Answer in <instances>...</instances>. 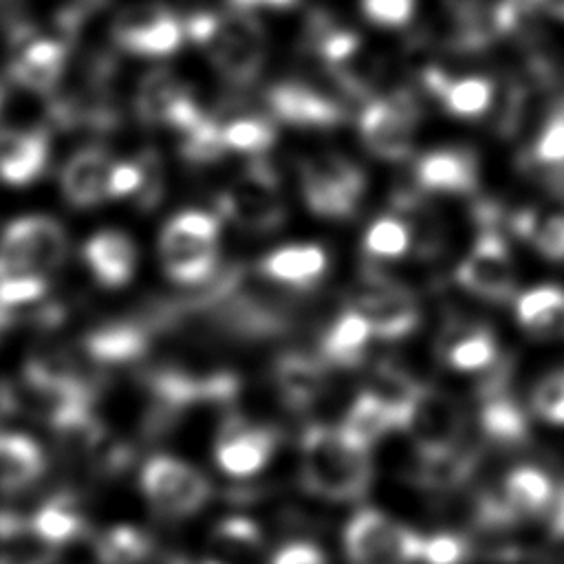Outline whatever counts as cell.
Masks as SVG:
<instances>
[{"instance_id": "1", "label": "cell", "mask_w": 564, "mask_h": 564, "mask_svg": "<svg viewBox=\"0 0 564 564\" xmlns=\"http://www.w3.org/2000/svg\"><path fill=\"white\" fill-rule=\"evenodd\" d=\"M300 482L326 502H357L372 482L370 449L350 441L339 425H311L300 438Z\"/></svg>"}, {"instance_id": "2", "label": "cell", "mask_w": 564, "mask_h": 564, "mask_svg": "<svg viewBox=\"0 0 564 564\" xmlns=\"http://www.w3.org/2000/svg\"><path fill=\"white\" fill-rule=\"evenodd\" d=\"M185 37L205 48L212 64L234 84L253 82L267 57V37L260 22L236 11L227 15L200 11L183 22Z\"/></svg>"}, {"instance_id": "3", "label": "cell", "mask_w": 564, "mask_h": 564, "mask_svg": "<svg viewBox=\"0 0 564 564\" xmlns=\"http://www.w3.org/2000/svg\"><path fill=\"white\" fill-rule=\"evenodd\" d=\"M220 220L209 212H181L172 216L159 236L163 271L181 284L212 280L218 267Z\"/></svg>"}, {"instance_id": "4", "label": "cell", "mask_w": 564, "mask_h": 564, "mask_svg": "<svg viewBox=\"0 0 564 564\" xmlns=\"http://www.w3.org/2000/svg\"><path fill=\"white\" fill-rule=\"evenodd\" d=\"M68 236L64 227L44 214L11 220L0 236V278L48 275L64 264Z\"/></svg>"}, {"instance_id": "5", "label": "cell", "mask_w": 564, "mask_h": 564, "mask_svg": "<svg viewBox=\"0 0 564 564\" xmlns=\"http://www.w3.org/2000/svg\"><path fill=\"white\" fill-rule=\"evenodd\" d=\"M419 546L421 533L379 509H359L344 527L348 564H414Z\"/></svg>"}, {"instance_id": "6", "label": "cell", "mask_w": 564, "mask_h": 564, "mask_svg": "<svg viewBox=\"0 0 564 564\" xmlns=\"http://www.w3.org/2000/svg\"><path fill=\"white\" fill-rule=\"evenodd\" d=\"M148 505L163 518H189L212 498L209 480L189 463L159 454L148 458L139 474Z\"/></svg>"}, {"instance_id": "7", "label": "cell", "mask_w": 564, "mask_h": 564, "mask_svg": "<svg viewBox=\"0 0 564 564\" xmlns=\"http://www.w3.org/2000/svg\"><path fill=\"white\" fill-rule=\"evenodd\" d=\"M366 189L361 170L335 154L317 156L302 167V194L313 214L330 220L350 218Z\"/></svg>"}, {"instance_id": "8", "label": "cell", "mask_w": 564, "mask_h": 564, "mask_svg": "<svg viewBox=\"0 0 564 564\" xmlns=\"http://www.w3.org/2000/svg\"><path fill=\"white\" fill-rule=\"evenodd\" d=\"M220 212L247 231H271L284 220V205L278 192V181L264 161H256L229 187L220 200Z\"/></svg>"}, {"instance_id": "9", "label": "cell", "mask_w": 564, "mask_h": 564, "mask_svg": "<svg viewBox=\"0 0 564 564\" xmlns=\"http://www.w3.org/2000/svg\"><path fill=\"white\" fill-rule=\"evenodd\" d=\"M416 119L419 108L412 97H375L359 115V134L372 154L386 161H403L412 152Z\"/></svg>"}, {"instance_id": "10", "label": "cell", "mask_w": 564, "mask_h": 564, "mask_svg": "<svg viewBox=\"0 0 564 564\" xmlns=\"http://www.w3.org/2000/svg\"><path fill=\"white\" fill-rule=\"evenodd\" d=\"M112 40L134 55L165 57L183 44L185 26L183 20L163 4L139 2L126 7L117 15Z\"/></svg>"}, {"instance_id": "11", "label": "cell", "mask_w": 564, "mask_h": 564, "mask_svg": "<svg viewBox=\"0 0 564 564\" xmlns=\"http://www.w3.org/2000/svg\"><path fill=\"white\" fill-rule=\"evenodd\" d=\"M456 282L487 302L513 297L516 264L505 238L496 229H482L471 251L456 267Z\"/></svg>"}, {"instance_id": "12", "label": "cell", "mask_w": 564, "mask_h": 564, "mask_svg": "<svg viewBox=\"0 0 564 564\" xmlns=\"http://www.w3.org/2000/svg\"><path fill=\"white\" fill-rule=\"evenodd\" d=\"M403 430L410 432L416 454L458 449L463 447L465 412L454 397L423 386Z\"/></svg>"}, {"instance_id": "13", "label": "cell", "mask_w": 564, "mask_h": 564, "mask_svg": "<svg viewBox=\"0 0 564 564\" xmlns=\"http://www.w3.org/2000/svg\"><path fill=\"white\" fill-rule=\"evenodd\" d=\"M370 326L372 337L401 339L410 335L421 319L414 295L386 278H372L357 295L352 306Z\"/></svg>"}, {"instance_id": "14", "label": "cell", "mask_w": 564, "mask_h": 564, "mask_svg": "<svg viewBox=\"0 0 564 564\" xmlns=\"http://www.w3.org/2000/svg\"><path fill=\"white\" fill-rule=\"evenodd\" d=\"M275 445L278 436L271 427L253 425L242 416H227L216 436L214 458L225 474L247 478L271 460Z\"/></svg>"}, {"instance_id": "15", "label": "cell", "mask_w": 564, "mask_h": 564, "mask_svg": "<svg viewBox=\"0 0 564 564\" xmlns=\"http://www.w3.org/2000/svg\"><path fill=\"white\" fill-rule=\"evenodd\" d=\"M68 64V42L62 37H37L13 46V57L7 64V77L24 90L51 95L57 90Z\"/></svg>"}, {"instance_id": "16", "label": "cell", "mask_w": 564, "mask_h": 564, "mask_svg": "<svg viewBox=\"0 0 564 564\" xmlns=\"http://www.w3.org/2000/svg\"><path fill=\"white\" fill-rule=\"evenodd\" d=\"M115 163L117 161L99 145H88L70 154L59 172V187L68 205L88 209L108 200Z\"/></svg>"}, {"instance_id": "17", "label": "cell", "mask_w": 564, "mask_h": 564, "mask_svg": "<svg viewBox=\"0 0 564 564\" xmlns=\"http://www.w3.org/2000/svg\"><path fill=\"white\" fill-rule=\"evenodd\" d=\"M51 156L48 134L40 128H4L0 130V181L9 187H26L35 183Z\"/></svg>"}, {"instance_id": "18", "label": "cell", "mask_w": 564, "mask_h": 564, "mask_svg": "<svg viewBox=\"0 0 564 564\" xmlns=\"http://www.w3.org/2000/svg\"><path fill=\"white\" fill-rule=\"evenodd\" d=\"M150 346V326L141 322H108L90 328L82 341V355L90 366H123L139 361Z\"/></svg>"}, {"instance_id": "19", "label": "cell", "mask_w": 564, "mask_h": 564, "mask_svg": "<svg viewBox=\"0 0 564 564\" xmlns=\"http://www.w3.org/2000/svg\"><path fill=\"white\" fill-rule=\"evenodd\" d=\"M273 117L302 128H330L344 119V108L302 82H282L269 90Z\"/></svg>"}, {"instance_id": "20", "label": "cell", "mask_w": 564, "mask_h": 564, "mask_svg": "<svg viewBox=\"0 0 564 564\" xmlns=\"http://www.w3.org/2000/svg\"><path fill=\"white\" fill-rule=\"evenodd\" d=\"M82 258L95 280L106 289L128 284L137 269L134 242L119 229H101L93 234L82 247Z\"/></svg>"}, {"instance_id": "21", "label": "cell", "mask_w": 564, "mask_h": 564, "mask_svg": "<svg viewBox=\"0 0 564 564\" xmlns=\"http://www.w3.org/2000/svg\"><path fill=\"white\" fill-rule=\"evenodd\" d=\"M480 427L485 436L500 445H520L522 441H527V416L516 403V399L509 397L507 392L505 370L491 372L489 381L480 383Z\"/></svg>"}, {"instance_id": "22", "label": "cell", "mask_w": 564, "mask_h": 564, "mask_svg": "<svg viewBox=\"0 0 564 564\" xmlns=\"http://www.w3.org/2000/svg\"><path fill=\"white\" fill-rule=\"evenodd\" d=\"M416 181L432 192H471L478 183V161L474 152L463 148H441L416 161Z\"/></svg>"}, {"instance_id": "23", "label": "cell", "mask_w": 564, "mask_h": 564, "mask_svg": "<svg viewBox=\"0 0 564 564\" xmlns=\"http://www.w3.org/2000/svg\"><path fill=\"white\" fill-rule=\"evenodd\" d=\"M438 352L454 370L474 372L498 361V346L494 333L485 324H452L438 339Z\"/></svg>"}, {"instance_id": "24", "label": "cell", "mask_w": 564, "mask_h": 564, "mask_svg": "<svg viewBox=\"0 0 564 564\" xmlns=\"http://www.w3.org/2000/svg\"><path fill=\"white\" fill-rule=\"evenodd\" d=\"M46 471V456L35 438L0 432V491L7 496L33 487Z\"/></svg>"}, {"instance_id": "25", "label": "cell", "mask_w": 564, "mask_h": 564, "mask_svg": "<svg viewBox=\"0 0 564 564\" xmlns=\"http://www.w3.org/2000/svg\"><path fill=\"white\" fill-rule=\"evenodd\" d=\"M555 485L557 482L540 467L520 465L505 476L498 498L513 520L544 516L553 500Z\"/></svg>"}, {"instance_id": "26", "label": "cell", "mask_w": 564, "mask_h": 564, "mask_svg": "<svg viewBox=\"0 0 564 564\" xmlns=\"http://www.w3.org/2000/svg\"><path fill=\"white\" fill-rule=\"evenodd\" d=\"M29 531L53 546L77 542L86 535L88 524L73 494L59 491L46 498L29 518Z\"/></svg>"}, {"instance_id": "27", "label": "cell", "mask_w": 564, "mask_h": 564, "mask_svg": "<svg viewBox=\"0 0 564 564\" xmlns=\"http://www.w3.org/2000/svg\"><path fill=\"white\" fill-rule=\"evenodd\" d=\"M260 273L291 286H311L328 267V256L319 245H286L260 260Z\"/></svg>"}, {"instance_id": "28", "label": "cell", "mask_w": 564, "mask_h": 564, "mask_svg": "<svg viewBox=\"0 0 564 564\" xmlns=\"http://www.w3.org/2000/svg\"><path fill=\"white\" fill-rule=\"evenodd\" d=\"M324 383V359H315L304 352H286L275 364V386L282 399L295 410H304L317 401Z\"/></svg>"}, {"instance_id": "29", "label": "cell", "mask_w": 564, "mask_h": 564, "mask_svg": "<svg viewBox=\"0 0 564 564\" xmlns=\"http://www.w3.org/2000/svg\"><path fill=\"white\" fill-rule=\"evenodd\" d=\"M518 324L533 337H564V289L544 284L524 291L516 300Z\"/></svg>"}, {"instance_id": "30", "label": "cell", "mask_w": 564, "mask_h": 564, "mask_svg": "<svg viewBox=\"0 0 564 564\" xmlns=\"http://www.w3.org/2000/svg\"><path fill=\"white\" fill-rule=\"evenodd\" d=\"M339 430L357 445L370 449L386 434L401 430V423L388 403H383L370 390H364L350 403L344 421L339 423Z\"/></svg>"}, {"instance_id": "31", "label": "cell", "mask_w": 564, "mask_h": 564, "mask_svg": "<svg viewBox=\"0 0 564 564\" xmlns=\"http://www.w3.org/2000/svg\"><path fill=\"white\" fill-rule=\"evenodd\" d=\"M427 90L456 117H480L494 101V82L478 75L449 79L438 70L430 77Z\"/></svg>"}, {"instance_id": "32", "label": "cell", "mask_w": 564, "mask_h": 564, "mask_svg": "<svg viewBox=\"0 0 564 564\" xmlns=\"http://www.w3.org/2000/svg\"><path fill=\"white\" fill-rule=\"evenodd\" d=\"M370 337L368 322L355 308H348L324 333L322 359L335 366H355L361 361Z\"/></svg>"}, {"instance_id": "33", "label": "cell", "mask_w": 564, "mask_h": 564, "mask_svg": "<svg viewBox=\"0 0 564 564\" xmlns=\"http://www.w3.org/2000/svg\"><path fill=\"white\" fill-rule=\"evenodd\" d=\"M474 465L476 458L463 447L436 454H416L412 480L427 489H452L471 476Z\"/></svg>"}, {"instance_id": "34", "label": "cell", "mask_w": 564, "mask_h": 564, "mask_svg": "<svg viewBox=\"0 0 564 564\" xmlns=\"http://www.w3.org/2000/svg\"><path fill=\"white\" fill-rule=\"evenodd\" d=\"M183 95H187V90L172 73L152 70L139 82L134 95L137 117L150 126H165L172 108Z\"/></svg>"}, {"instance_id": "35", "label": "cell", "mask_w": 564, "mask_h": 564, "mask_svg": "<svg viewBox=\"0 0 564 564\" xmlns=\"http://www.w3.org/2000/svg\"><path fill=\"white\" fill-rule=\"evenodd\" d=\"M152 538L132 524L106 529L95 540L97 564H141L152 555Z\"/></svg>"}, {"instance_id": "36", "label": "cell", "mask_w": 564, "mask_h": 564, "mask_svg": "<svg viewBox=\"0 0 564 564\" xmlns=\"http://www.w3.org/2000/svg\"><path fill=\"white\" fill-rule=\"evenodd\" d=\"M223 143L227 150L234 152H264L275 141V126L267 117L258 115H245L238 119H231L229 123L220 126Z\"/></svg>"}, {"instance_id": "37", "label": "cell", "mask_w": 564, "mask_h": 564, "mask_svg": "<svg viewBox=\"0 0 564 564\" xmlns=\"http://www.w3.org/2000/svg\"><path fill=\"white\" fill-rule=\"evenodd\" d=\"M364 249L372 258H401L410 249V227L397 216H381L366 229Z\"/></svg>"}, {"instance_id": "38", "label": "cell", "mask_w": 564, "mask_h": 564, "mask_svg": "<svg viewBox=\"0 0 564 564\" xmlns=\"http://www.w3.org/2000/svg\"><path fill=\"white\" fill-rule=\"evenodd\" d=\"M533 161L540 167L553 172V183L564 187V108L560 106L549 121L544 123L542 132L533 145Z\"/></svg>"}, {"instance_id": "39", "label": "cell", "mask_w": 564, "mask_h": 564, "mask_svg": "<svg viewBox=\"0 0 564 564\" xmlns=\"http://www.w3.org/2000/svg\"><path fill=\"white\" fill-rule=\"evenodd\" d=\"M225 150L227 148L223 143L220 126L212 117H205L198 126H194L192 130L183 132L181 154L189 163H212V161L220 159Z\"/></svg>"}, {"instance_id": "40", "label": "cell", "mask_w": 564, "mask_h": 564, "mask_svg": "<svg viewBox=\"0 0 564 564\" xmlns=\"http://www.w3.org/2000/svg\"><path fill=\"white\" fill-rule=\"evenodd\" d=\"M533 412L555 425H564V370L549 372L531 394Z\"/></svg>"}, {"instance_id": "41", "label": "cell", "mask_w": 564, "mask_h": 564, "mask_svg": "<svg viewBox=\"0 0 564 564\" xmlns=\"http://www.w3.org/2000/svg\"><path fill=\"white\" fill-rule=\"evenodd\" d=\"M531 245L549 260H564V212L549 216H533L531 229L527 234Z\"/></svg>"}, {"instance_id": "42", "label": "cell", "mask_w": 564, "mask_h": 564, "mask_svg": "<svg viewBox=\"0 0 564 564\" xmlns=\"http://www.w3.org/2000/svg\"><path fill=\"white\" fill-rule=\"evenodd\" d=\"M469 551L467 542L454 533L421 535L419 564H465Z\"/></svg>"}, {"instance_id": "43", "label": "cell", "mask_w": 564, "mask_h": 564, "mask_svg": "<svg viewBox=\"0 0 564 564\" xmlns=\"http://www.w3.org/2000/svg\"><path fill=\"white\" fill-rule=\"evenodd\" d=\"M361 9L379 26H403L414 13V0H361Z\"/></svg>"}, {"instance_id": "44", "label": "cell", "mask_w": 564, "mask_h": 564, "mask_svg": "<svg viewBox=\"0 0 564 564\" xmlns=\"http://www.w3.org/2000/svg\"><path fill=\"white\" fill-rule=\"evenodd\" d=\"M214 538L223 546H236V549H253L260 544V531L258 527L247 518H225L218 522Z\"/></svg>"}, {"instance_id": "45", "label": "cell", "mask_w": 564, "mask_h": 564, "mask_svg": "<svg viewBox=\"0 0 564 564\" xmlns=\"http://www.w3.org/2000/svg\"><path fill=\"white\" fill-rule=\"evenodd\" d=\"M269 564H328L326 553L313 542H289L280 546Z\"/></svg>"}, {"instance_id": "46", "label": "cell", "mask_w": 564, "mask_h": 564, "mask_svg": "<svg viewBox=\"0 0 564 564\" xmlns=\"http://www.w3.org/2000/svg\"><path fill=\"white\" fill-rule=\"evenodd\" d=\"M544 520H546L549 535L555 542H564V482L555 485V494L549 509L544 511Z\"/></svg>"}, {"instance_id": "47", "label": "cell", "mask_w": 564, "mask_h": 564, "mask_svg": "<svg viewBox=\"0 0 564 564\" xmlns=\"http://www.w3.org/2000/svg\"><path fill=\"white\" fill-rule=\"evenodd\" d=\"M29 529V520H24L18 511L0 509V542H9L20 538Z\"/></svg>"}, {"instance_id": "48", "label": "cell", "mask_w": 564, "mask_h": 564, "mask_svg": "<svg viewBox=\"0 0 564 564\" xmlns=\"http://www.w3.org/2000/svg\"><path fill=\"white\" fill-rule=\"evenodd\" d=\"M20 408V394L11 381L0 375V419L11 416Z\"/></svg>"}, {"instance_id": "49", "label": "cell", "mask_w": 564, "mask_h": 564, "mask_svg": "<svg viewBox=\"0 0 564 564\" xmlns=\"http://www.w3.org/2000/svg\"><path fill=\"white\" fill-rule=\"evenodd\" d=\"M229 2H231V7H234L236 11L249 13L251 9H260V7H264V9H286V7H291L295 0H229Z\"/></svg>"}, {"instance_id": "50", "label": "cell", "mask_w": 564, "mask_h": 564, "mask_svg": "<svg viewBox=\"0 0 564 564\" xmlns=\"http://www.w3.org/2000/svg\"><path fill=\"white\" fill-rule=\"evenodd\" d=\"M26 564H66L62 557H57V555H37V557H33V560H29Z\"/></svg>"}, {"instance_id": "51", "label": "cell", "mask_w": 564, "mask_h": 564, "mask_svg": "<svg viewBox=\"0 0 564 564\" xmlns=\"http://www.w3.org/2000/svg\"><path fill=\"white\" fill-rule=\"evenodd\" d=\"M4 99H7V97H4V86L0 84V112H2V108H4Z\"/></svg>"}, {"instance_id": "52", "label": "cell", "mask_w": 564, "mask_h": 564, "mask_svg": "<svg viewBox=\"0 0 564 564\" xmlns=\"http://www.w3.org/2000/svg\"><path fill=\"white\" fill-rule=\"evenodd\" d=\"M203 564H223V562H203Z\"/></svg>"}, {"instance_id": "53", "label": "cell", "mask_w": 564, "mask_h": 564, "mask_svg": "<svg viewBox=\"0 0 564 564\" xmlns=\"http://www.w3.org/2000/svg\"><path fill=\"white\" fill-rule=\"evenodd\" d=\"M562 108H564V101H562Z\"/></svg>"}]
</instances>
